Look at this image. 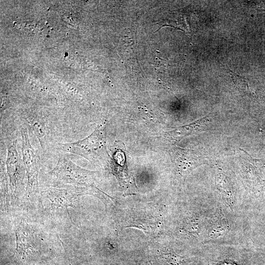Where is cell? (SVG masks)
<instances>
[{"label":"cell","mask_w":265,"mask_h":265,"mask_svg":"<svg viewBox=\"0 0 265 265\" xmlns=\"http://www.w3.org/2000/svg\"><path fill=\"white\" fill-rule=\"evenodd\" d=\"M56 150L76 155L89 161H104L109 162V156L106 144L105 126L100 125L88 136L69 143H56Z\"/></svg>","instance_id":"cell-1"},{"label":"cell","mask_w":265,"mask_h":265,"mask_svg":"<svg viewBox=\"0 0 265 265\" xmlns=\"http://www.w3.org/2000/svg\"><path fill=\"white\" fill-rule=\"evenodd\" d=\"M59 183L78 187L95 186L97 172L84 169L68 158L60 157L55 167L48 174Z\"/></svg>","instance_id":"cell-2"},{"label":"cell","mask_w":265,"mask_h":265,"mask_svg":"<svg viewBox=\"0 0 265 265\" xmlns=\"http://www.w3.org/2000/svg\"><path fill=\"white\" fill-rule=\"evenodd\" d=\"M20 133L22 159L26 176V191L29 198L40 200L38 183L40 159L30 143L27 128L22 127Z\"/></svg>","instance_id":"cell-3"},{"label":"cell","mask_w":265,"mask_h":265,"mask_svg":"<svg viewBox=\"0 0 265 265\" xmlns=\"http://www.w3.org/2000/svg\"><path fill=\"white\" fill-rule=\"evenodd\" d=\"M41 195L48 199L52 210L59 208H74L79 198L84 195H93L103 199L105 193L96 186L78 187L73 186L67 188L51 187L43 191Z\"/></svg>","instance_id":"cell-4"},{"label":"cell","mask_w":265,"mask_h":265,"mask_svg":"<svg viewBox=\"0 0 265 265\" xmlns=\"http://www.w3.org/2000/svg\"><path fill=\"white\" fill-rule=\"evenodd\" d=\"M16 143L17 140L15 139L8 144L5 161L11 195L15 199L19 197L24 187L26 175L25 167L18 153Z\"/></svg>","instance_id":"cell-5"},{"label":"cell","mask_w":265,"mask_h":265,"mask_svg":"<svg viewBox=\"0 0 265 265\" xmlns=\"http://www.w3.org/2000/svg\"><path fill=\"white\" fill-rule=\"evenodd\" d=\"M23 118L31 128L43 150L52 145L54 131L53 120L30 113L24 115Z\"/></svg>","instance_id":"cell-6"},{"label":"cell","mask_w":265,"mask_h":265,"mask_svg":"<svg viewBox=\"0 0 265 265\" xmlns=\"http://www.w3.org/2000/svg\"><path fill=\"white\" fill-rule=\"evenodd\" d=\"M16 251L23 258L36 251L35 234L24 220H21L15 231Z\"/></svg>","instance_id":"cell-7"},{"label":"cell","mask_w":265,"mask_h":265,"mask_svg":"<svg viewBox=\"0 0 265 265\" xmlns=\"http://www.w3.org/2000/svg\"><path fill=\"white\" fill-rule=\"evenodd\" d=\"M170 153L177 171L181 175L190 173L199 165L198 157L192 151L175 147Z\"/></svg>","instance_id":"cell-8"},{"label":"cell","mask_w":265,"mask_h":265,"mask_svg":"<svg viewBox=\"0 0 265 265\" xmlns=\"http://www.w3.org/2000/svg\"><path fill=\"white\" fill-rule=\"evenodd\" d=\"M209 121L210 120L207 116L189 124L177 128L171 131L166 132H165L164 135L171 141H179L187 136L202 131Z\"/></svg>","instance_id":"cell-9"},{"label":"cell","mask_w":265,"mask_h":265,"mask_svg":"<svg viewBox=\"0 0 265 265\" xmlns=\"http://www.w3.org/2000/svg\"><path fill=\"white\" fill-rule=\"evenodd\" d=\"M114 146L115 151L108 162L112 173L120 182L128 184L130 179L125 163V153L120 148H117L116 144H114Z\"/></svg>","instance_id":"cell-10"}]
</instances>
